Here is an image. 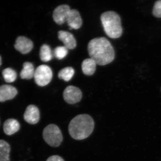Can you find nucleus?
I'll list each match as a JSON object with an SVG mask.
<instances>
[{
	"label": "nucleus",
	"instance_id": "obj_1",
	"mask_svg": "<svg viewBox=\"0 0 161 161\" xmlns=\"http://www.w3.org/2000/svg\"><path fill=\"white\" fill-rule=\"evenodd\" d=\"M88 51L91 58L99 65L108 64L115 58L114 48L109 41L104 37L91 40L88 45Z\"/></svg>",
	"mask_w": 161,
	"mask_h": 161
},
{
	"label": "nucleus",
	"instance_id": "obj_2",
	"mask_svg": "<svg viewBox=\"0 0 161 161\" xmlns=\"http://www.w3.org/2000/svg\"><path fill=\"white\" fill-rule=\"evenodd\" d=\"M95 123L90 115L80 114L71 121L69 131L72 138L81 140L87 138L94 130Z\"/></svg>",
	"mask_w": 161,
	"mask_h": 161
},
{
	"label": "nucleus",
	"instance_id": "obj_3",
	"mask_svg": "<svg viewBox=\"0 0 161 161\" xmlns=\"http://www.w3.org/2000/svg\"><path fill=\"white\" fill-rule=\"evenodd\" d=\"M101 20L104 30L108 36L112 39L120 37L122 34V28L120 17L114 11H107L101 16Z\"/></svg>",
	"mask_w": 161,
	"mask_h": 161
},
{
	"label": "nucleus",
	"instance_id": "obj_4",
	"mask_svg": "<svg viewBox=\"0 0 161 161\" xmlns=\"http://www.w3.org/2000/svg\"><path fill=\"white\" fill-rule=\"evenodd\" d=\"M43 136L47 143L52 147H59L63 141V135L60 129L54 124L48 125L44 128Z\"/></svg>",
	"mask_w": 161,
	"mask_h": 161
},
{
	"label": "nucleus",
	"instance_id": "obj_5",
	"mask_svg": "<svg viewBox=\"0 0 161 161\" xmlns=\"http://www.w3.org/2000/svg\"><path fill=\"white\" fill-rule=\"evenodd\" d=\"M53 71L47 65H40L37 68L35 71V80L36 83L40 86L47 85L51 81L53 78Z\"/></svg>",
	"mask_w": 161,
	"mask_h": 161
},
{
	"label": "nucleus",
	"instance_id": "obj_6",
	"mask_svg": "<svg viewBox=\"0 0 161 161\" xmlns=\"http://www.w3.org/2000/svg\"><path fill=\"white\" fill-rule=\"evenodd\" d=\"M82 96V92L80 89L73 86L67 87L64 91V99L68 103H77L81 100Z\"/></svg>",
	"mask_w": 161,
	"mask_h": 161
},
{
	"label": "nucleus",
	"instance_id": "obj_7",
	"mask_svg": "<svg viewBox=\"0 0 161 161\" xmlns=\"http://www.w3.org/2000/svg\"><path fill=\"white\" fill-rule=\"evenodd\" d=\"M70 10L69 6L67 5H60L57 7L53 13V19L55 23L59 25L65 23Z\"/></svg>",
	"mask_w": 161,
	"mask_h": 161
},
{
	"label": "nucleus",
	"instance_id": "obj_8",
	"mask_svg": "<svg viewBox=\"0 0 161 161\" xmlns=\"http://www.w3.org/2000/svg\"><path fill=\"white\" fill-rule=\"evenodd\" d=\"M24 119L31 125L37 123L40 120V111L37 107L34 105H30L26 108L24 114Z\"/></svg>",
	"mask_w": 161,
	"mask_h": 161
},
{
	"label": "nucleus",
	"instance_id": "obj_9",
	"mask_svg": "<svg viewBox=\"0 0 161 161\" xmlns=\"http://www.w3.org/2000/svg\"><path fill=\"white\" fill-rule=\"evenodd\" d=\"M15 48L23 54L30 53L33 47V43L31 40L24 36L19 37L16 41Z\"/></svg>",
	"mask_w": 161,
	"mask_h": 161
},
{
	"label": "nucleus",
	"instance_id": "obj_10",
	"mask_svg": "<svg viewBox=\"0 0 161 161\" xmlns=\"http://www.w3.org/2000/svg\"><path fill=\"white\" fill-rule=\"evenodd\" d=\"M66 22L70 29L80 28L82 25V20L79 12L76 9H71L67 18Z\"/></svg>",
	"mask_w": 161,
	"mask_h": 161
},
{
	"label": "nucleus",
	"instance_id": "obj_11",
	"mask_svg": "<svg viewBox=\"0 0 161 161\" xmlns=\"http://www.w3.org/2000/svg\"><path fill=\"white\" fill-rule=\"evenodd\" d=\"M58 37L59 40L63 42L64 47L68 49H73L77 45L76 39L70 33L64 31L58 32Z\"/></svg>",
	"mask_w": 161,
	"mask_h": 161
},
{
	"label": "nucleus",
	"instance_id": "obj_12",
	"mask_svg": "<svg viewBox=\"0 0 161 161\" xmlns=\"http://www.w3.org/2000/svg\"><path fill=\"white\" fill-rule=\"evenodd\" d=\"M17 93V90L12 86L7 85L2 86H0V102H3L13 99Z\"/></svg>",
	"mask_w": 161,
	"mask_h": 161
},
{
	"label": "nucleus",
	"instance_id": "obj_13",
	"mask_svg": "<svg viewBox=\"0 0 161 161\" xmlns=\"http://www.w3.org/2000/svg\"><path fill=\"white\" fill-rule=\"evenodd\" d=\"M3 129L4 132L6 135H13L19 130L20 124L16 119H9L4 123Z\"/></svg>",
	"mask_w": 161,
	"mask_h": 161
},
{
	"label": "nucleus",
	"instance_id": "obj_14",
	"mask_svg": "<svg viewBox=\"0 0 161 161\" xmlns=\"http://www.w3.org/2000/svg\"><path fill=\"white\" fill-rule=\"evenodd\" d=\"M97 64L92 58L84 60L81 64L82 72L85 75L91 76L95 73Z\"/></svg>",
	"mask_w": 161,
	"mask_h": 161
},
{
	"label": "nucleus",
	"instance_id": "obj_15",
	"mask_svg": "<svg viewBox=\"0 0 161 161\" xmlns=\"http://www.w3.org/2000/svg\"><path fill=\"white\" fill-rule=\"evenodd\" d=\"M34 67L32 64L26 62L23 64V69L20 73V77L23 79H30L34 77Z\"/></svg>",
	"mask_w": 161,
	"mask_h": 161
},
{
	"label": "nucleus",
	"instance_id": "obj_16",
	"mask_svg": "<svg viewBox=\"0 0 161 161\" xmlns=\"http://www.w3.org/2000/svg\"><path fill=\"white\" fill-rule=\"evenodd\" d=\"M10 147L6 141L0 140V161H10Z\"/></svg>",
	"mask_w": 161,
	"mask_h": 161
},
{
	"label": "nucleus",
	"instance_id": "obj_17",
	"mask_svg": "<svg viewBox=\"0 0 161 161\" xmlns=\"http://www.w3.org/2000/svg\"><path fill=\"white\" fill-rule=\"evenodd\" d=\"M53 53L49 45L43 44L40 47V58L43 62L50 61L53 58Z\"/></svg>",
	"mask_w": 161,
	"mask_h": 161
},
{
	"label": "nucleus",
	"instance_id": "obj_18",
	"mask_svg": "<svg viewBox=\"0 0 161 161\" xmlns=\"http://www.w3.org/2000/svg\"><path fill=\"white\" fill-rule=\"evenodd\" d=\"M75 70L71 67H67L62 69L58 73V77L65 81H69L75 75Z\"/></svg>",
	"mask_w": 161,
	"mask_h": 161
},
{
	"label": "nucleus",
	"instance_id": "obj_19",
	"mask_svg": "<svg viewBox=\"0 0 161 161\" xmlns=\"http://www.w3.org/2000/svg\"><path fill=\"white\" fill-rule=\"evenodd\" d=\"M3 75L5 81L8 83L14 82L16 79V72L14 70L9 68L3 71Z\"/></svg>",
	"mask_w": 161,
	"mask_h": 161
},
{
	"label": "nucleus",
	"instance_id": "obj_20",
	"mask_svg": "<svg viewBox=\"0 0 161 161\" xmlns=\"http://www.w3.org/2000/svg\"><path fill=\"white\" fill-rule=\"evenodd\" d=\"M68 53V49L64 46H58L55 48L53 55L55 58L61 60L65 58Z\"/></svg>",
	"mask_w": 161,
	"mask_h": 161
},
{
	"label": "nucleus",
	"instance_id": "obj_21",
	"mask_svg": "<svg viewBox=\"0 0 161 161\" xmlns=\"http://www.w3.org/2000/svg\"><path fill=\"white\" fill-rule=\"evenodd\" d=\"M153 14L155 17L161 18V1L155 2L153 10Z\"/></svg>",
	"mask_w": 161,
	"mask_h": 161
},
{
	"label": "nucleus",
	"instance_id": "obj_22",
	"mask_svg": "<svg viewBox=\"0 0 161 161\" xmlns=\"http://www.w3.org/2000/svg\"><path fill=\"white\" fill-rule=\"evenodd\" d=\"M46 161H64L61 157L58 155H53L47 158Z\"/></svg>",
	"mask_w": 161,
	"mask_h": 161
},
{
	"label": "nucleus",
	"instance_id": "obj_23",
	"mask_svg": "<svg viewBox=\"0 0 161 161\" xmlns=\"http://www.w3.org/2000/svg\"><path fill=\"white\" fill-rule=\"evenodd\" d=\"M2 64V58H1V56H0V65Z\"/></svg>",
	"mask_w": 161,
	"mask_h": 161
}]
</instances>
